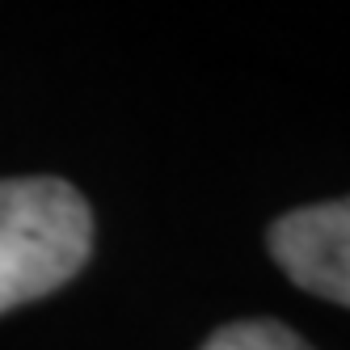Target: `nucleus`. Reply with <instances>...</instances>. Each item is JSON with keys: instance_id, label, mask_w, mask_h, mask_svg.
<instances>
[{"instance_id": "nucleus-2", "label": "nucleus", "mask_w": 350, "mask_h": 350, "mask_svg": "<svg viewBox=\"0 0 350 350\" xmlns=\"http://www.w3.org/2000/svg\"><path fill=\"white\" fill-rule=\"evenodd\" d=\"M270 254L295 287L350 308V198L299 207L274 219Z\"/></svg>"}, {"instance_id": "nucleus-1", "label": "nucleus", "mask_w": 350, "mask_h": 350, "mask_svg": "<svg viewBox=\"0 0 350 350\" xmlns=\"http://www.w3.org/2000/svg\"><path fill=\"white\" fill-rule=\"evenodd\" d=\"M89 203L59 178L0 182V312L51 295L89 262Z\"/></svg>"}, {"instance_id": "nucleus-3", "label": "nucleus", "mask_w": 350, "mask_h": 350, "mask_svg": "<svg viewBox=\"0 0 350 350\" xmlns=\"http://www.w3.org/2000/svg\"><path fill=\"white\" fill-rule=\"evenodd\" d=\"M203 350H312V346L279 321H232L215 329Z\"/></svg>"}]
</instances>
